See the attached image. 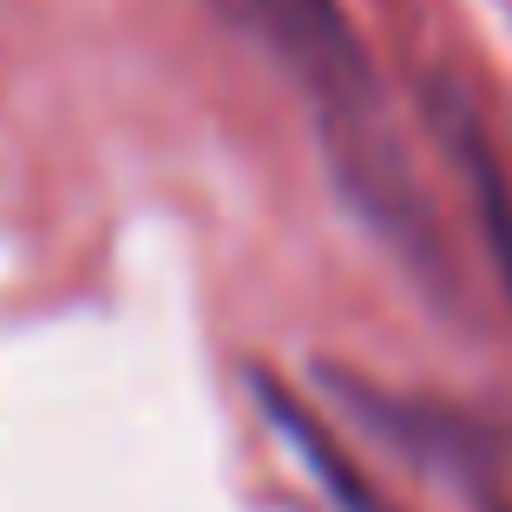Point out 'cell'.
<instances>
[{
	"instance_id": "1",
	"label": "cell",
	"mask_w": 512,
	"mask_h": 512,
	"mask_svg": "<svg viewBox=\"0 0 512 512\" xmlns=\"http://www.w3.org/2000/svg\"><path fill=\"white\" fill-rule=\"evenodd\" d=\"M211 7L256 53H270V66L309 99L348 204L394 250H407L414 263H434V224H427L414 178L394 151L388 112H381V79L368 66V46L342 0H211Z\"/></svg>"
},
{
	"instance_id": "3",
	"label": "cell",
	"mask_w": 512,
	"mask_h": 512,
	"mask_svg": "<svg viewBox=\"0 0 512 512\" xmlns=\"http://www.w3.org/2000/svg\"><path fill=\"white\" fill-rule=\"evenodd\" d=\"M263 401H270V414H276V427H283V440L296 447V460L316 473V486L335 499V512H394L388 499H381V486L368 480V473H362V467H355V460H348V453L329 440V427L309 421V414H302V407L289 401L276 381H263Z\"/></svg>"
},
{
	"instance_id": "2",
	"label": "cell",
	"mask_w": 512,
	"mask_h": 512,
	"mask_svg": "<svg viewBox=\"0 0 512 512\" xmlns=\"http://www.w3.org/2000/svg\"><path fill=\"white\" fill-rule=\"evenodd\" d=\"M434 125H440V138H447V151H453V165H460V178H467V191H473L480 237H486L493 270H499V283H506V296H512V178L499 171L493 145H486L480 119L467 112L460 92H447V86L434 92Z\"/></svg>"
}]
</instances>
